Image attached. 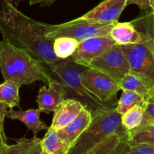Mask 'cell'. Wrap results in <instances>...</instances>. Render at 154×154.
<instances>
[{"label": "cell", "instance_id": "cell-35", "mask_svg": "<svg viewBox=\"0 0 154 154\" xmlns=\"http://www.w3.org/2000/svg\"><path fill=\"white\" fill-rule=\"evenodd\" d=\"M141 124H150V125H153L154 126V120H150V121L144 122V123H142Z\"/></svg>", "mask_w": 154, "mask_h": 154}, {"label": "cell", "instance_id": "cell-23", "mask_svg": "<svg viewBox=\"0 0 154 154\" xmlns=\"http://www.w3.org/2000/svg\"><path fill=\"white\" fill-rule=\"evenodd\" d=\"M145 105H135L121 115L122 126L128 132L141 125L144 120Z\"/></svg>", "mask_w": 154, "mask_h": 154}, {"label": "cell", "instance_id": "cell-34", "mask_svg": "<svg viewBox=\"0 0 154 154\" xmlns=\"http://www.w3.org/2000/svg\"><path fill=\"white\" fill-rule=\"evenodd\" d=\"M150 8L151 9L150 11L154 14V0H150Z\"/></svg>", "mask_w": 154, "mask_h": 154}, {"label": "cell", "instance_id": "cell-31", "mask_svg": "<svg viewBox=\"0 0 154 154\" xmlns=\"http://www.w3.org/2000/svg\"><path fill=\"white\" fill-rule=\"evenodd\" d=\"M7 108H6L2 104L0 103V124L3 125V126H4L5 118L6 117V112H7Z\"/></svg>", "mask_w": 154, "mask_h": 154}, {"label": "cell", "instance_id": "cell-11", "mask_svg": "<svg viewBox=\"0 0 154 154\" xmlns=\"http://www.w3.org/2000/svg\"><path fill=\"white\" fill-rule=\"evenodd\" d=\"M67 91L65 86L60 81L54 79L48 87L40 88L37 96V104L41 112L48 114L54 111L59 104L66 99Z\"/></svg>", "mask_w": 154, "mask_h": 154}, {"label": "cell", "instance_id": "cell-17", "mask_svg": "<svg viewBox=\"0 0 154 154\" xmlns=\"http://www.w3.org/2000/svg\"><path fill=\"white\" fill-rule=\"evenodd\" d=\"M43 152L47 154H67L69 147L61 139L57 129L50 126L43 139H42Z\"/></svg>", "mask_w": 154, "mask_h": 154}, {"label": "cell", "instance_id": "cell-24", "mask_svg": "<svg viewBox=\"0 0 154 154\" xmlns=\"http://www.w3.org/2000/svg\"><path fill=\"white\" fill-rule=\"evenodd\" d=\"M147 101L138 93L128 90H123L120 99L117 101L116 111L122 115L132 107L135 105H145Z\"/></svg>", "mask_w": 154, "mask_h": 154}, {"label": "cell", "instance_id": "cell-38", "mask_svg": "<svg viewBox=\"0 0 154 154\" xmlns=\"http://www.w3.org/2000/svg\"><path fill=\"white\" fill-rule=\"evenodd\" d=\"M111 153H109V154H111Z\"/></svg>", "mask_w": 154, "mask_h": 154}, {"label": "cell", "instance_id": "cell-21", "mask_svg": "<svg viewBox=\"0 0 154 154\" xmlns=\"http://www.w3.org/2000/svg\"><path fill=\"white\" fill-rule=\"evenodd\" d=\"M129 145L138 144H154V126L141 124L134 130L128 132Z\"/></svg>", "mask_w": 154, "mask_h": 154}, {"label": "cell", "instance_id": "cell-7", "mask_svg": "<svg viewBox=\"0 0 154 154\" xmlns=\"http://www.w3.org/2000/svg\"><path fill=\"white\" fill-rule=\"evenodd\" d=\"M87 68L106 74L119 84L130 69L124 53L120 45H114L88 64Z\"/></svg>", "mask_w": 154, "mask_h": 154}, {"label": "cell", "instance_id": "cell-36", "mask_svg": "<svg viewBox=\"0 0 154 154\" xmlns=\"http://www.w3.org/2000/svg\"><path fill=\"white\" fill-rule=\"evenodd\" d=\"M3 1H6V2H11L13 1V0H3Z\"/></svg>", "mask_w": 154, "mask_h": 154}, {"label": "cell", "instance_id": "cell-19", "mask_svg": "<svg viewBox=\"0 0 154 154\" xmlns=\"http://www.w3.org/2000/svg\"><path fill=\"white\" fill-rule=\"evenodd\" d=\"M131 22L147 39L154 51V14L144 12Z\"/></svg>", "mask_w": 154, "mask_h": 154}, {"label": "cell", "instance_id": "cell-39", "mask_svg": "<svg viewBox=\"0 0 154 154\" xmlns=\"http://www.w3.org/2000/svg\"><path fill=\"white\" fill-rule=\"evenodd\" d=\"M0 142H1V141H0Z\"/></svg>", "mask_w": 154, "mask_h": 154}, {"label": "cell", "instance_id": "cell-2", "mask_svg": "<svg viewBox=\"0 0 154 154\" xmlns=\"http://www.w3.org/2000/svg\"><path fill=\"white\" fill-rule=\"evenodd\" d=\"M0 69L4 81H10L19 87L35 81L50 84L54 78L45 65L28 51L6 41H0Z\"/></svg>", "mask_w": 154, "mask_h": 154}, {"label": "cell", "instance_id": "cell-4", "mask_svg": "<svg viewBox=\"0 0 154 154\" xmlns=\"http://www.w3.org/2000/svg\"><path fill=\"white\" fill-rule=\"evenodd\" d=\"M114 134L128 138V132L122 126L121 114L116 111V108L96 111L93 114L90 125L78 137L67 154L85 153Z\"/></svg>", "mask_w": 154, "mask_h": 154}, {"label": "cell", "instance_id": "cell-5", "mask_svg": "<svg viewBox=\"0 0 154 154\" xmlns=\"http://www.w3.org/2000/svg\"><path fill=\"white\" fill-rule=\"evenodd\" d=\"M115 23H96L77 18L57 25L46 24V37L52 42L59 37H69L80 42L96 36L109 35Z\"/></svg>", "mask_w": 154, "mask_h": 154}, {"label": "cell", "instance_id": "cell-27", "mask_svg": "<svg viewBox=\"0 0 154 154\" xmlns=\"http://www.w3.org/2000/svg\"><path fill=\"white\" fill-rule=\"evenodd\" d=\"M111 154H129L128 138L122 139Z\"/></svg>", "mask_w": 154, "mask_h": 154}, {"label": "cell", "instance_id": "cell-33", "mask_svg": "<svg viewBox=\"0 0 154 154\" xmlns=\"http://www.w3.org/2000/svg\"><path fill=\"white\" fill-rule=\"evenodd\" d=\"M147 102H153L154 103V87H151V88H150V90H149Z\"/></svg>", "mask_w": 154, "mask_h": 154}, {"label": "cell", "instance_id": "cell-14", "mask_svg": "<svg viewBox=\"0 0 154 154\" xmlns=\"http://www.w3.org/2000/svg\"><path fill=\"white\" fill-rule=\"evenodd\" d=\"M109 35L118 45L138 44L144 39L142 33L135 28L132 22H117L111 29Z\"/></svg>", "mask_w": 154, "mask_h": 154}, {"label": "cell", "instance_id": "cell-1", "mask_svg": "<svg viewBox=\"0 0 154 154\" xmlns=\"http://www.w3.org/2000/svg\"><path fill=\"white\" fill-rule=\"evenodd\" d=\"M46 24L26 16L9 2L2 1L0 33L3 40L26 50L51 69L62 60L56 56L52 41L46 37Z\"/></svg>", "mask_w": 154, "mask_h": 154}, {"label": "cell", "instance_id": "cell-18", "mask_svg": "<svg viewBox=\"0 0 154 154\" xmlns=\"http://www.w3.org/2000/svg\"><path fill=\"white\" fill-rule=\"evenodd\" d=\"M20 87L17 84L10 81H5L0 84V103L7 109L20 107Z\"/></svg>", "mask_w": 154, "mask_h": 154}, {"label": "cell", "instance_id": "cell-3", "mask_svg": "<svg viewBox=\"0 0 154 154\" xmlns=\"http://www.w3.org/2000/svg\"><path fill=\"white\" fill-rule=\"evenodd\" d=\"M87 67L74 63L69 59L62 60L50 69L54 79L61 82L67 91L66 98L81 102L92 114L100 110L115 108L117 102H105L90 93L84 85L81 73Z\"/></svg>", "mask_w": 154, "mask_h": 154}, {"label": "cell", "instance_id": "cell-16", "mask_svg": "<svg viewBox=\"0 0 154 154\" xmlns=\"http://www.w3.org/2000/svg\"><path fill=\"white\" fill-rule=\"evenodd\" d=\"M41 111L37 109H29L26 111H14L13 109L7 110L6 117L11 120H17L23 123L30 130L36 135L40 131L48 130V127L40 119Z\"/></svg>", "mask_w": 154, "mask_h": 154}, {"label": "cell", "instance_id": "cell-12", "mask_svg": "<svg viewBox=\"0 0 154 154\" xmlns=\"http://www.w3.org/2000/svg\"><path fill=\"white\" fill-rule=\"evenodd\" d=\"M85 108L81 102L72 99H63L55 109L51 127L59 130L71 123Z\"/></svg>", "mask_w": 154, "mask_h": 154}, {"label": "cell", "instance_id": "cell-28", "mask_svg": "<svg viewBox=\"0 0 154 154\" xmlns=\"http://www.w3.org/2000/svg\"><path fill=\"white\" fill-rule=\"evenodd\" d=\"M150 120H154V103L147 102L144 108V120L142 123Z\"/></svg>", "mask_w": 154, "mask_h": 154}, {"label": "cell", "instance_id": "cell-30", "mask_svg": "<svg viewBox=\"0 0 154 154\" xmlns=\"http://www.w3.org/2000/svg\"><path fill=\"white\" fill-rule=\"evenodd\" d=\"M56 0H29L30 5H40L41 6H49L52 5Z\"/></svg>", "mask_w": 154, "mask_h": 154}, {"label": "cell", "instance_id": "cell-9", "mask_svg": "<svg viewBox=\"0 0 154 154\" xmlns=\"http://www.w3.org/2000/svg\"><path fill=\"white\" fill-rule=\"evenodd\" d=\"M116 45L110 35H99L81 41L76 51L69 58L74 63L87 67L89 63Z\"/></svg>", "mask_w": 154, "mask_h": 154}, {"label": "cell", "instance_id": "cell-20", "mask_svg": "<svg viewBox=\"0 0 154 154\" xmlns=\"http://www.w3.org/2000/svg\"><path fill=\"white\" fill-rule=\"evenodd\" d=\"M119 86L120 90L135 92L142 96L147 101L150 87L144 81H143L136 75L131 73L126 74L120 80L119 82Z\"/></svg>", "mask_w": 154, "mask_h": 154}, {"label": "cell", "instance_id": "cell-6", "mask_svg": "<svg viewBox=\"0 0 154 154\" xmlns=\"http://www.w3.org/2000/svg\"><path fill=\"white\" fill-rule=\"evenodd\" d=\"M120 46L129 63V73L141 78L150 88L154 87V51L147 39L144 36L140 43Z\"/></svg>", "mask_w": 154, "mask_h": 154}, {"label": "cell", "instance_id": "cell-10", "mask_svg": "<svg viewBox=\"0 0 154 154\" xmlns=\"http://www.w3.org/2000/svg\"><path fill=\"white\" fill-rule=\"evenodd\" d=\"M126 6V0H105L78 18L96 23H117Z\"/></svg>", "mask_w": 154, "mask_h": 154}, {"label": "cell", "instance_id": "cell-29", "mask_svg": "<svg viewBox=\"0 0 154 154\" xmlns=\"http://www.w3.org/2000/svg\"><path fill=\"white\" fill-rule=\"evenodd\" d=\"M137 5L141 9L150 8V0H126V5Z\"/></svg>", "mask_w": 154, "mask_h": 154}, {"label": "cell", "instance_id": "cell-15", "mask_svg": "<svg viewBox=\"0 0 154 154\" xmlns=\"http://www.w3.org/2000/svg\"><path fill=\"white\" fill-rule=\"evenodd\" d=\"M42 139L35 135L32 138H21L14 144L0 142V154H42Z\"/></svg>", "mask_w": 154, "mask_h": 154}, {"label": "cell", "instance_id": "cell-25", "mask_svg": "<svg viewBox=\"0 0 154 154\" xmlns=\"http://www.w3.org/2000/svg\"><path fill=\"white\" fill-rule=\"evenodd\" d=\"M125 138H123L118 134L111 135L84 154H109L113 151L119 142Z\"/></svg>", "mask_w": 154, "mask_h": 154}, {"label": "cell", "instance_id": "cell-13", "mask_svg": "<svg viewBox=\"0 0 154 154\" xmlns=\"http://www.w3.org/2000/svg\"><path fill=\"white\" fill-rule=\"evenodd\" d=\"M93 114L87 108H84L79 115L64 128L57 130L59 136L69 147H72L78 137L90 125Z\"/></svg>", "mask_w": 154, "mask_h": 154}, {"label": "cell", "instance_id": "cell-32", "mask_svg": "<svg viewBox=\"0 0 154 154\" xmlns=\"http://www.w3.org/2000/svg\"><path fill=\"white\" fill-rule=\"evenodd\" d=\"M0 141L1 142L7 143V138H6L5 133L4 130V126L0 124Z\"/></svg>", "mask_w": 154, "mask_h": 154}, {"label": "cell", "instance_id": "cell-37", "mask_svg": "<svg viewBox=\"0 0 154 154\" xmlns=\"http://www.w3.org/2000/svg\"><path fill=\"white\" fill-rule=\"evenodd\" d=\"M42 154H47V153H45V152H43V153H42Z\"/></svg>", "mask_w": 154, "mask_h": 154}, {"label": "cell", "instance_id": "cell-8", "mask_svg": "<svg viewBox=\"0 0 154 154\" xmlns=\"http://www.w3.org/2000/svg\"><path fill=\"white\" fill-rule=\"evenodd\" d=\"M81 80L87 90L101 101L117 102V94L120 90L117 81L106 74L86 68L81 73Z\"/></svg>", "mask_w": 154, "mask_h": 154}, {"label": "cell", "instance_id": "cell-26", "mask_svg": "<svg viewBox=\"0 0 154 154\" xmlns=\"http://www.w3.org/2000/svg\"><path fill=\"white\" fill-rule=\"evenodd\" d=\"M129 154H154V144H129Z\"/></svg>", "mask_w": 154, "mask_h": 154}, {"label": "cell", "instance_id": "cell-22", "mask_svg": "<svg viewBox=\"0 0 154 154\" xmlns=\"http://www.w3.org/2000/svg\"><path fill=\"white\" fill-rule=\"evenodd\" d=\"M79 42L69 37H59L53 41V48L57 58L67 60L75 53Z\"/></svg>", "mask_w": 154, "mask_h": 154}]
</instances>
